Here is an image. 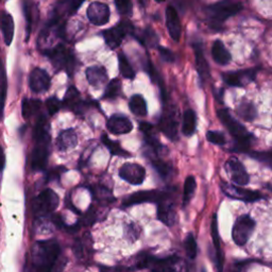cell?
Returning a JSON list of instances; mask_svg holds the SVG:
<instances>
[{"mask_svg": "<svg viewBox=\"0 0 272 272\" xmlns=\"http://www.w3.org/2000/svg\"><path fill=\"white\" fill-rule=\"evenodd\" d=\"M60 246L56 241L37 242L32 251V264L35 272H51L60 255Z\"/></svg>", "mask_w": 272, "mask_h": 272, "instance_id": "1", "label": "cell"}, {"mask_svg": "<svg viewBox=\"0 0 272 272\" xmlns=\"http://www.w3.org/2000/svg\"><path fill=\"white\" fill-rule=\"evenodd\" d=\"M217 115H218L220 122L228 130V132L235 138V151H247L253 141L252 134H250L242 124H239L235 118H233L226 108H221V110L217 112Z\"/></svg>", "mask_w": 272, "mask_h": 272, "instance_id": "2", "label": "cell"}, {"mask_svg": "<svg viewBox=\"0 0 272 272\" xmlns=\"http://www.w3.org/2000/svg\"><path fill=\"white\" fill-rule=\"evenodd\" d=\"M59 196L52 189L43 190L33 201V212L36 217H45L56 211L59 205Z\"/></svg>", "mask_w": 272, "mask_h": 272, "instance_id": "3", "label": "cell"}, {"mask_svg": "<svg viewBox=\"0 0 272 272\" xmlns=\"http://www.w3.org/2000/svg\"><path fill=\"white\" fill-rule=\"evenodd\" d=\"M255 228V221L248 215H243L238 217V219L235 221L232 237L233 241L237 246H245L249 238L251 237Z\"/></svg>", "mask_w": 272, "mask_h": 272, "instance_id": "4", "label": "cell"}, {"mask_svg": "<svg viewBox=\"0 0 272 272\" xmlns=\"http://www.w3.org/2000/svg\"><path fill=\"white\" fill-rule=\"evenodd\" d=\"M47 56L49 57L53 66L57 69L65 68L67 73L69 72L71 74L74 66V59L63 45H58L51 50H48Z\"/></svg>", "mask_w": 272, "mask_h": 272, "instance_id": "5", "label": "cell"}, {"mask_svg": "<svg viewBox=\"0 0 272 272\" xmlns=\"http://www.w3.org/2000/svg\"><path fill=\"white\" fill-rule=\"evenodd\" d=\"M132 24H130L129 21H123V23L118 24L116 27L103 31L102 36L108 47L111 49H116L121 46L126 34H128L132 30Z\"/></svg>", "mask_w": 272, "mask_h": 272, "instance_id": "6", "label": "cell"}, {"mask_svg": "<svg viewBox=\"0 0 272 272\" xmlns=\"http://www.w3.org/2000/svg\"><path fill=\"white\" fill-rule=\"evenodd\" d=\"M168 196L165 191L160 190H140L135 193H132L126 198L124 205L125 206H131L135 204H141V203H159L163 199L166 198Z\"/></svg>", "mask_w": 272, "mask_h": 272, "instance_id": "7", "label": "cell"}, {"mask_svg": "<svg viewBox=\"0 0 272 272\" xmlns=\"http://www.w3.org/2000/svg\"><path fill=\"white\" fill-rule=\"evenodd\" d=\"M119 177L132 185H141L146 178V170L136 163H126L119 169Z\"/></svg>", "mask_w": 272, "mask_h": 272, "instance_id": "8", "label": "cell"}, {"mask_svg": "<svg viewBox=\"0 0 272 272\" xmlns=\"http://www.w3.org/2000/svg\"><path fill=\"white\" fill-rule=\"evenodd\" d=\"M221 188H222V191L227 196L228 198L235 199V200H242L246 202H255L263 198V196L258 191L244 189V188L235 186V185L227 184L225 182L221 183Z\"/></svg>", "mask_w": 272, "mask_h": 272, "instance_id": "9", "label": "cell"}, {"mask_svg": "<svg viewBox=\"0 0 272 272\" xmlns=\"http://www.w3.org/2000/svg\"><path fill=\"white\" fill-rule=\"evenodd\" d=\"M225 171L227 172L228 177H230L231 181L237 185H247L249 183V175L246 171L244 165L242 164V162L239 161L237 158H230L224 165Z\"/></svg>", "mask_w": 272, "mask_h": 272, "instance_id": "10", "label": "cell"}, {"mask_svg": "<svg viewBox=\"0 0 272 272\" xmlns=\"http://www.w3.org/2000/svg\"><path fill=\"white\" fill-rule=\"evenodd\" d=\"M243 9L242 4L237 3H218L216 5H213L209 8V12L211 14V17L217 21H224L228 17H231L238 12H241Z\"/></svg>", "mask_w": 272, "mask_h": 272, "instance_id": "11", "label": "cell"}, {"mask_svg": "<svg viewBox=\"0 0 272 272\" xmlns=\"http://www.w3.org/2000/svg\"><path fill=\"white\" fill-rule=\"evenodd\" d=\"M36 145L31 156V167L34 170H43L45 168L48 156H49V144L50 138L35 141Z\"/></svg>", "mask_w": 272, "mask_h": 272, "instance_id": "12", "label": "cell"}, {"mask_svg": "<svg viewBox=\"0 0 272 272\" xmlns=\"http://www.w3.org/2000/svg\"><path fill=\"white\" fill-rule=\"evenodd\" d=\"M51 80L46 70L42 68H34L29 77V86L33 93L40 94L47 92L50 88Z\"/></svg>", "mask_w": 272, "mask_h": 272, "instance_id": "13", "label": "cell"}, {"mask_svg": "<svg viewBox=\"0 0 272 272\" xmlns=\"http://www.w3.org/2000/svg\"><path fill=\"white\" fill-rule=\"evenodd\" d=\"M88 17L92 24L103 26L110 20V9L103 3H92L88 9Z\"/></svg>", "mask_w": 272, "mask_h": 272, "instance_id": "14", "label": "cell"}, {"mask_svg": "<svg viewBox=\"0 0 272 272\" xmlns=\"http://www.w3.org/2000/svg\"><path fill=\"white\" fill-rule=\"evenodd\" d=\"M106 128L111 133L115 135H122L131 132L133 130V125L128 117L116 114L108 119Z\"/></svg>", "mask_w": 272, "mask_h": 272, "instance_id": "15", "label": "cell"}, {"mask_svg": "<svg viewBox=\"0 0 272 272\" xmlns=\"http://www.w3.org/2000/svg\"><path fill=\"white\" fill-rule=\"evenodd\" d=\"M255 74L256 69H249L243 71L226 72L222 74V77L227 85L235 86V88H242L245 84V81H252L255 78Z\"/></svg>", "mask_w": 272, "mask_h": 272, "instance_id": "16", "label": "cell"}, {"mask_svg": "<svg viewBox=\"0 0 272 272\" xmlns=\"http://www.w3.org/2000/svg\"><path fill=\"white\" fill-rule=\"evenodd\" d=\"M166 25L170 37L175 42H179L181 37V23L177 10L171 6L166 9Z\"/></svg>", "mask_w": 272, "mask_h": 272, "instance_id": "17", "label": "cell"}, {"mask_svg": "<svg viewBox=\"0 0 272 272\" xmlns=\"http://www.w3.org/2000/svg\"><path fill=\"white\" fill-rule=\"evenodd\" d=\"M167 199H168V196L166 198L163 199L161 202H159L158 217L163 223H165L168 226H172L177 220V215H176V211L175 209H173L172 204H170Z\"/></svg>", "mask_w": 272, "mask_h": 272, "instance_id": "18", "label": "cell"}, {"mask_svg": "<svg viewBox=\"0 0 272 272\" xmlns=\"http://www.w3.org/2000/svg\"><path fill=\"white\" fill-rule=\"evenodd\" d=\"M78 144V135L73 129L62 131L57 138V147L60 151L66 152L73 149Z\"/></svg>", "mask_w": 272, "mask_h": 272, "instance_id": "19", "label": "cell"}, {"mask_svg": "<svg viewBox=\"0 0 272 272\" xmlns=\"http://www.w3.org/2000/svg\"><path fill=\"white\" fill-rule=\"evenodd\" d=\"M211 231H212L213 243H214V246L216 248L215 263H216L217 269H218V272H222V270H223V255H222V250L220 249V237L218 234V223H217V215L216 214L213 216Z\"/></svg>", "mask_w": 272, "mask_h": 272, "instance_id": "20", "label": "cell"}, {"mask_svg": "<svg viewBox=\"0 0 272 272\" xmlns=\"http://www.w3.org/2000/svg\"><path fill=\"white\" fill-rule=\"evenodd\" d=\"M63 104L66 106L67 108H70L73 112L75 113H81L84 110V105L85 103L83 101H81L80 99V94L79 91L71 86L66 92V95L64 97V101Z\"/></svg>", "mask_w": 272, "mask_h": 272, "instance_id": "21", "label": "cell"}, {"mask_svg": "<svg viewBox=\"0 0 272 272\" xmlns=\"http://www.w3.org/2000/svg\"><path fill=\"white\" fill-rule=\"evenodd\" d=\"M85 73L89 83L94 88H100L107 81V72L104 67L92 66L86 69Z\"/></svg>", "mask_w": 272, "mask_h": 272, "instance_id": "22", "label": "cell"}, {"mask_svg": "<svg viewBox=\"0 0 272 272\" xmlns=\"http://www.w3.org/2000/svg\"><path fill=\"white\" fill-rule=\"evenodd\" d=\"M160 128L162 132L164 133L171 140H176L178 138V125L177 121L171 114L164 115L161 118Z\"/></svg>", "mask_w": 272, "mask_h": 272, "instance_id": "23", "label": "cell"}, {"mask_svg": "<svg viewBox=\"0 0 272 272\" xmlns=\"http://www.w3.org/2000/svg\"><path fill=\"white\" fill-rule=\"evenodd\" d=\"M212 57L219 65H226L231 62V53L227 51L223 43L219 40L215 41L212 46Z\"/></svg>", "mask_w": 272, "mask_h": 272, "instance_id": "24", "label": "cell"}, {"mask_svg": "<svg viewBox=\"0 0 272 272\" xmlns=\"http://www.w3.org/2000/svg\"><path fill=\"white\" fill-rule=\"evenodd\" d=\"M195 49V58H196V67H197L198 73L202 79H205L209 77V64L208 61L205 59V56L203 53V47L201 44H195L193 45Z\"/></svg>", "mask_w": 272, "mask_h": 272, "instance_id": "25", "label": "cell"}, {"mask_svg": "<svg viewBox=\"0 0 272 272\" xmlns=\"http://www.w3.org/2000/svg\"><path fill=\"white\" fill-rule=\"evenodd\" d=\"M0 27H2L4 41L8 46L11 45V43L14 37V20L11 14L4 12L0 18Z\"/></svg>", "mask_w": 272, "mask_h": 272, "instance_id": "26", "label": "cell"}, {"mask_svg": "<svg viewBox=\"0 0 272 272\" xmlns=\"http://www.w3.org/2000/svg\"><path fill=\"white\" fill-rule=\"evenodd\" d=\"M197 128V117L192 110H187L184 112L183 115V126L182 131L183 134L186 136H191L196 132Z\"/></svg>", "mask_w": 272, "mask_h": 272, "instance_id": "27", "label": "cell"}, {"mask_svg": "<svg viewBox=\"0 0 272 272\" xmlns=\"http://www.w3.org/2000/svg\"><path fill=\"white\" fill-rule=\"evenodd\" d=\"M129 106L131 112L139 117H145L147 115V103L143 96L134 95L131 97L129 102Z\"/></svg>", "mask_w": 272, "mask_h": 272, "instance_id": "28", "label": "cell"}, {"mask_svg": "<svg viewBox=\"0 0 272 272\" xmlns=\"http://www.w3.org/2000/svg\"><path fill=\"white\" fill-rule=\"evenodd\" d=\"M236 113L246 122H253L257 116L255 106L251 102H243L236 108Z\"/></svg>", "mask_w": 272, "mask_h": 272, "instance_id": "29", "label": "cell"}, {"mask_svg": "<svg viewBox=\"0 0 272 272\" xmlns=\"http://www.w3.org/2000/svg\"><path fill=\"white\" fill-rule=\"evenodd\" d=\"M41 105L42 103L37 99H24L21 103V114L25 119H28L40 111Z\"/></svg>", "mask_w": 272, "mask_h": 272, "instance_id": "30", "label": "cell"}, {"mask_svg": "<svg viewBox=\"0 0 272 272\" xmlns=\"http://www.w3.org/2000/svg\"><path fill=\"white\" fill-rule=\"evenodd\" d=\"M118 64H119V71H121L122 75L126 79H134L135 71L133 70L131 64H130L128 58L124 53L118 54Z\"/></svg>", "mask_w": 272, "mask_h": 272, "instance_id": "31", "label": "cell"}, {"mask_svg": "<svg viewBox=\"0 0 272 272\" xmlns=\"http://www.w3.org/2000/svg\"><path fill=\"white\" fill-rule=\"evenodd\" d=\"M101 139H102V143L107 147V149L110 150L111 154L112 156H117V157H130V153L129 152H127L125 149H123V147L121 146V144L119 143H116V141L112 140L107 137L106 134H103L101 136Z\"/></svg>", "mask_w": 272, "mask_h": 272, "instance_id": "32", "label": "cell"}, {"mask_svg": "<svg viewBox=\"0 0 272 272\" xmlns=\"http://www.w3.org/2000/svg\"><path fill=\"white\" fill-rule=\"evenodd\" d=\"M7 98V77L4 65L0 62V116H3Z\"/></svg>", "mask_w": 272, "mask_h": 272, "instance_id": "33", "label": "cell"}, {"mask_svg": "<svg viewBox=\"0 0 272 272\" xmlns=\"http://www.w3.org/2000/svg\"><path fill=\"white\" fill-rule=\"evenodd\" d=\"M121 91H122V82L118 79H114L107 84L103 97L105 99H115L116 97H118Z\"/></svg>", "mask_w": 272, "mask_h": 272, "instance_id": "34", "label": "cell"}, {"mask_svg": "<svg viewBox=\"0 0 272 272\" xmlns=\"http://www.w3.org/2000/svg\"><path fill=\"white\" fill-rule=\"evenodd\" d=\"M196 186H197V184H196V180L193 177L189 176L185 180V184H184V193H183V202L184 205L188 203L189 200L191 199V197L193 196Z\"/></svg>", "mask_w": 272, "mask_h": 272, "instance_id": "35", "label": "cell"}, {"mask_svg": "<svg viewBox=\"0 0 272 272\" xmlns=\"http://www.w3.org/2000/svg\"><path fill=\"white\" fill-rule=\"evenodd\" d=\"M185 249H186L187 256L190 259H195L197 256V243H196V239L191 233L187 235L186 241H185Z\"/></svg>", "mask_w": 272, "mask_h": 272, "instance_id": "36", "label": "cell"}, {"mask_svg": "<svg viewBox=\"0 0 272 272\" xmlns=\"http://www.w3.org/2000/svg\"><path fill=\"white\" fill-rule=\"evenodd\" d=\"M152 166L156 168V170L160 173L162 177L166 178L167 176H169L171 168L164 161L159 160V159H153L152 160Z\"/></svg>", "mask_w": 272, "mask_h": 272, "instance_id": "37", "label": "cell"}, {"mask_svg": "<svg viewBox=\"0 0 272 272\" xmlns=\"http://www.w3.org/2000/svg\"><path fill=\"white\" fill-rule=\"evenodd\" d=\"M115 5L119 14L130 15L132 13V3L131 0H115Z\"/></svg>", "mask_w": 272, "mask_h": 272, "instance_id": "38", "label": "cell"}, {"mask_svg": "<svg viewBox=\"0 0 272 272\" xmlns=\"http://www.w3.org/2000/svg\"><path fill=\"white\" fill-rule=\"evenodd\" d=\"M206 138H208L210 143L214 145L223 146L226 143V138L224 134L219 131H209L208 133H206Z\"/></svg>", "mask_w": 272, "mask_h": 272, "instance_id": "39", "label": "cell"}, {"mask_svg": "<svg viewBox=\"0 0 272 272\" xmlns=\"http://www.w3.org/2000/svg\"><path fill=\"white\" fill-rule=\"evenodd\" d=\"M62 106L61 101L58 99L57 97H51L46 101V107L49 115H54L60 111V108Z\"/></svg>", "mask_w": 272, "mask_h": 272, "instance_id": "40", "label": "cell"}, {"mask_svg": "<svg viewBox=\"0 0 272 272\" xmlns=\"http://www.w3.org/2000/svg\"><path fill=\"white\" fill-rule=\"evenodd\" d=\"M159 53L161 59L166 62V63H173L176 61V56L175 53H173L171 50H169L168 48L165 47H159Z\"/></svg>", "mask_w": 272, "mask_h": 272, "instance_id": "41", "label": "cell"}, {"mask_svg": "<svg viewBox=\"0 0 272 272\" xmlns=\"http://www.w3.org/2000/svg\"><path fill=\"white\" fill-rule=\"evenodd\" d=\"M158 36L154 33V31L147 29L144 33V43L145 45H149L150 47H154L158 44Z\"/></svg>", "mask_w": 272, "mask_h": 272, "instance_id": "42", "label": "cell"}, {"mask_svg": "<svg viewBox=\"0 0 272 272\" xmlns=\"http://www.w3.org/2000/svg\"><path fill=\"white\" fill-rule=\"evenodd\" d=\"M24 9H25V15H26V20H27V34L30 35L31 30H32V25H33V13H32V8L28 4H25Z\"/></svg>", "mask_w": 272, "mask_h": 272, "instance_id": "43", "label": "cell"}, {"mask_svg": "<svg viewBox=\"0 0 272 272\" xmlns=\"http://www.w3.org/2000/svg\"><path fill=\"white\" fill-rule=\"evenodd\" d=\"M83 2L84 0H65L64 6L67 11V13H73L79 9Z\"/></svg>", "mask_w": 272, "mask_h": 272, "instance_id": "44", "label": "cell"}, {"mask_svg": "<svg viewBox=\"0 0 272 272\" xmlns=\"http://www.w3.org/2000/svg\"><path fill=\"white\" fill-rule=\"evenodd\" d=\"M253 159L264 163V164L270 166L271 165V154L270 152H254L252 153Z\"/></svg>", "mask_w": 272, "mask_h": 272, "instance_id": "45", "label": "cell"}, {"mask_svg": "<svg viewBox=\"0 0 272 272\" xmlns=\"http://www.w3.org/2000/svg\"><path fill=\"white\" fill-rule=\"evenodd\" d=\"M140 130L144 132V134H149L151 133L152 130H153V126L148 124V123H140Z\"/></svg>", "mask_w": 272, "mask_h": 272, "instance_id": "46", "label": "cell"}, {"mask_svg": "<svg viewBox=\"0 0 272 272\" xmlns=\"http://www.w3.org/2000/svg\"><path fill=\"white\" fill-rule=\"evenodd\" d=\"M6 165V154L3 147L0 146V172H3Z\"/></svg>", "mask_w": 272, "mask_h": 272, "instance_id": "47", "label": "cell"}, {"mask_svg": "<svg viewBox=\"0 0 272 272\" xmlns=\"http://www.w3.org/2000/svg\"><path fill=\"white\" fill-rule=\"evenodd\" d=\"M157 3H163V2H165V0H156Z\"/></svg>", "mask_w": 272, "mask_h": 272, "instance_id": "48", "label": "cell"}]
</instances>
